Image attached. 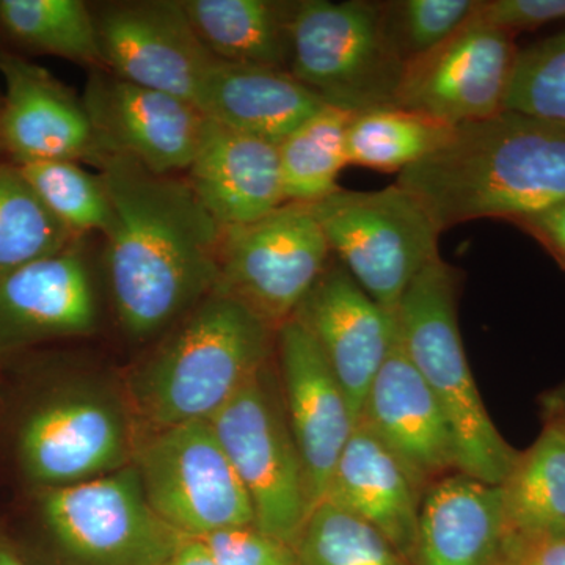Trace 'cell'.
Wrapping results in <instances>:
<instances>
[{"mask_svg": "<svg viewBox=\"0 0 565 565\" xmlns=\"http://www.w3.org/2000/svg\"><path fill=\"white\" fill-rule=\"evenodd\" d=\"M98 169L111 210L104 233L111 302L122 330L148 340L217 289L225 230L185 174H158L118 154Z\"/></svg>", "mask_w": 565, "mask_h": 565, "instance_id": "1", "label": "cell"}, {"mask_svg": "<svg viewBox=\"0 0 565 565\" xmlns=\"http://www.w3.org/2000/svg\"><path fill=\"white\" fill-rule=\"evenodd\" d=\"M396 184L441 233L481 218L514 223L565 200V128L509 110L465 122Z\"/></svg>", "mask_w": 565, "mask_h": 565, "instance_id": "2", "label": "cell"}, {"mask_svg": "<svg viewBox=\"0 0 565 565\" xmlns=\"http://www.w3.org/2000/svg\"><path fill=\"white\" fill-rule=\"evenodd\" d=\"M277 330L230 294H210L137 371V411L159 430L207 422L269 364Z\"/></svg>", "mask_w": 565, "mask_h": 565, "instance_id": "3", "label": "cell"}, {"mask_svg": "<svg viewBox=\"0 0 565 565\" xmlns=\"http://www.w3.org/2000/svg\"><path fill=\"white\" fill-rule=\"evenodd\" d=\"M459 285L441 256L427 264L397 308L401 343L444 412L459 473L501 486L520 451L494 426L471 374L457 319Z\"/></svg>", "mask_w": 565, "mask_h": 565, "instance_id": "4", "label": "cell"}, {"mask_svg": "<svg viewBox=\"0 0 565 565\" xmlns=\"http://www.w3.org/2000/svg\"><path fill=\"white\" fill-rule=\"evenodd\" d=\"M404 70L381 2L297 0L288 73L327 107L352 115L393 109Z\"/></svg>", "mask_w": 565, "mask_h": 565, "instance_id": "5", "label": "cell"}, {"mask_svg": "<svg viewBox=\"0 0 565 565\" xmlns=\"http://www.w3.org/2000/svg\"><path fill=\"white\" fill-rule=\"evenodd\" d=\"M310 207L333 258L392 313L416 275L440 256L441 230L414 193L396 182L371 192L340 188Z\"/></svg>", "mask_w": 565, "mask_h": 565, "instance_id": "6", "label": "cell"}, {"mask_svg": "<svg viewBox=\"0 0 565 565\" xmlns=\"http://www.w3.org/2000/svg\"><path fill=\"white\" fill-rule=\"evenodd\" d=\"M35 498L41 527L70 565H166L188 539L156 514L136 467Z\"/></svg>", "mask_w": 565, "mask_h": 565, "instance_id": "7", "label": "cell"}, {"mask_svg": "<svg viewBox=\"0 0 565 565\" xmlns=\"http://www.w3.org/2000/svg\"><path fill=\"white\" fill-rule=\"evenodd\" d=\"M207 422L250 498L255 525L294 546L311 503L269 364Z\"/></svg>", "mask_w": 565, "mask_h": 565, "instance_id": "8", "label": "cell"}, {"mask_svg": "<svg viewBox=\"0 0 565 565\" xmlns=\"http://www.w3.org/2000/svg\"><path fill=\"white\" fill-rule=\"evenodd\" d=\"M148 503L185 537L255 525L252 501L210 422L166 427L137 456Z\"/></svg>", "mask_w": 565, "mask_h": 565, "instance_id": "9", "label": "cell"}, {"mask_svg": "<svg viewBox=\"0 0 565 565\" xmlns=\"http://www.w3.org/2000/svg\"><path fill=\"white\" fill-rule=\"evenodd\" d=\"M332 256L310 204L285 203L258 221L225 230L217 289L278 330Z\"/></svg>", "mask_w": 565, "mask_h": 565, "instance_id": "10", "label": "cell"}, {"mask_svg": "<svg viewBox=\"0 0 565 565\" xmlns=\"http://www.w3.org/2000/svg\"><path fill=\"white\" fill-rule=\"evenodd\" d=\"M90 10L104 70L196 103L217 58L196 36L182 0H104Z\"/></svg>", "mask_w": 565, "mask_h": 565, "instance_id": "11", "label": "cell"}, {"mask_svg": "<svg viewBox=\"0 0 565 565\" xmlns=\"http://www.w3.org/2000/svg\"><path fill=\"white\" fill-rule=\"evenodd\" d=\"M514 36L475 13L435 50L405 65L396 107L451 128L501 114L519 54Z\"/></svg>", "mask_w": 565, "mask_h": 565, "instance_id": "12", "label": "cell"}, {"mask_svg": "<svg viewBox=\"0 0 565 565\" xmlns=\"http://www.w3.org/2000/svg\"><path fill=\"white\" fill-rule=\"evenodd\" d=\"M21 473L36 489L88 481L126 467L120 412L87 394H54L22 415L14 437Z\"/></svg>", "mask_w": 565, "mask_h": 565, "instance_id": "13", "label": "cell"}, {"mask_svg": "<svg viewBox=\"0 0 565 565\" xmlns=\"http://www.w3.org/2000/svg\"><path fill=\"white\" fill-rule=\"evenodd\" d=\"M82 99L104 156H126L158 174H185L206 132L195 104L104 68L88 71Z\"/></svg>", "mask_w": 565, "mask_h": 565, "instance_id": "14", "label": "cell"}, {"mask_svg": "<svg viewBox=\"0 0 565 565\" xmlns=\"http://www.w3.org/2000/svg\"><path fill=\"white\" fill-rule=\"evenodd\" d=\"M292 318L318 344L359 426L370 386L399 337L397 315L367 296L332 256Z\"/></svg>", "mask_w": 565, "mask_h": 565, "instance_id": "15", "label": "cell"}, {"mask_svg": "<svg viewBox=\"0 0 565 565\" xmlns=\"http://www.w3.org/2000/svg\"><path fill=\"white\" fill-rule=\"evenodd\" d=\"M0 137L7 161L102 163L104 152L84 99L51 71L29 58L0 54Z\"/></svg>", "mask_w": 565, "mask_h": 565, "instance_id": "16", "label": "cell"}, {"mask_svg": "<svg viewBox=\"0 0 565 565\" xmlns=\"http://www.w3.org/2000/svg\"><path fill=\"white\" fill-rule=\"evenodd\" d=\"M277 355L282 404L313 509L326 498L356 423L318 344L294 318L277 330Z\"/></svg>", "mask_w": 565, "mask_h": 565, "instance_id": "17", "label": "cell"}, {"mask_svg": "<svg viewBox=\"0 0 565 565\" xmlns=\"http://www.w3.org/2000/svg\"><path fill=\"white\" fill-rule=\"evenodd\" d=\"M85 239L0 280V359L95 330L98 305Z\"/></svg>", "mask_w": 565, "mask_h": 565, "instance_id": "18", "label": "cell"}, {"mask_svg": "<svg viewBox=\"0 0 565 565\" xmlns=\"http://www.w3.org/2000/svg\"><path fill=\"white\" fill-rule=\"evenodd\" d=\"M359 426L392 452L422 497L459 471L448 422L399 337L370 386Z\"/></svg>", "mask_w": 565, "mask_h": 565, "instance_id": "19", "label": "cell"}, {"mask_svg": "<svg viewBox=\"0 0 565 565\" xmlns=\"http://www.w3.org/2000/svg\"><path fill=\"white\" fill-rule=\"evenodd\" d=\"M512 542L501 487L456 471L423 494L412 565H503Z\"/></svg>", "mask_w": 565, "mask_h": 565, "instance_id": "20", "label": "cell"}, {"mask_svg": "<svg viewBox=\"0 0 565 565\" xmlns=\"http://www.w3.org/2000/svg\"><path fill=\"white\" fill-rule=\"evenodd\" d=\"M185 178L223 230L258 221L286 203L278 145L211 120Z\"/></svg>", "mask_w": 565, "mask_h": 565, "instance_id": "21", "label": "cell"}, {"mask_svg": "<svg viewBox=\"0 0 565 565\" xmlns=\"http://www.w3.org/2000/svg\"><path fill=\"white\" fill-rule=\"evenodd\" d=\"M195 104L207 120L277 145L327 107L288 71L222 61L212 63Z\"/></svg>", "mask_w": 565, "mask_h": 565, "instance_id": "22", "label": "cell"}, {"mask_svg": "<svg viewBox=\"0 0 565 565\" xmlns=\"http://www.w3.org/2000/svg\"><path fill=\"white\" fill-rule=\"evenodd\" d=\"M323 500L375 527L412 564L423 497L374 435L356 426Z\"/></svg>", "mask_w": 565, "mask_h": 565, "instance_id": "23", "label": "cell"}, {"mask_svg": "<svg viewBox=\"0 0 565 565\" xmlns=\"http://www.w3.org/2000/svg\"><path fill=\"white\" fill-rule=\"evenodd\" d=\"M297 0H182L193 31L222 62L288 71Z\"/></svg>", "mask_w": 565, "mask_h": 565, "instance_id": "24", "label": "cell"}, {"mask_svg": "<svg viewBox=\"0 0 565 565\" xmlns=\"http://www.w3.org/2000/svg\"><path fill=\"white\" fill-rule=\"evenodd\" d=\"M0 54L65 58L88 71L103 68L90 2L0 0Z\"/></svg>", "mask_w": 565, "mask_h": 565, "instance_id": "25", "label": "cell"}, {"mask_svg": "<svg viewBox=\"0 0 565 565\" xmlns=\"http://www.w3.org/2000/svg\"><path fill=\"white\" fill-rule=\"evenodd\" d=\"M500 487L512 537L565 535V430L545 424Z\"/></svg>", "mask_w": 565, "mask_h": 565, "instance_id": "26", "label": "cell"}, {"mask_svg": "<svg viewBox=\"0 0 565 565\" xmlns=\"http://www.w3.org/2000/svg\"><path fill=\"white\" fill-rule=\"evenodd\" d=\"M353 115L326 107L278 143L286 203L311 204L340 189Z\"/></svg>", "mask_w": 565, "mask_h": 565, "instance_id": "27", "label": "cell"}, {"mask_svg": "<svg viewBox=\"0 0 565 565\" xmlns=\"http://www.w3.org/2000/svg\"><path fill=\"white\" fill-rule=\"evenodd\" d=\"M455 128L407 109L353 115L348 129V159L381 172H403L444 147Z\"/></svg>", "mask_w": 565, "mask_h": 565, "instance_id": "28", "label": "cell"}, {"mask_svg": "<svg viewBox=\"0 0 565 565\" xmlns=\"http://www.w3.org/2000/svg\"><path fill=\"white\" fill-rule=\"evenodd\" d=\"M77 237L46 210L20 169L0 162V280L63 250Z\"/></svg>", "mask_w": 565, "mask_h": 565, "instance_id": "29", "label": "cell"}, {"mask_svg": "<svg viewBox=\"0 0 565 565\" xmlns=\"http://www.w3.org/2000/svg\"><path fill=\"white\" fill-rule=\"evenodd\" d=\"M294 548L300 565H412L370 523L329 500L311 509Z\"/></svg>", "mask_w": 565, "mask_h": 565, "instance_id": "30", "label": "cell"}, {"mask_svg": "<svg viewBox=\"0 0 565 565\" xmlns=\"http://www.w3.org/2000/svg\"><path fill=\"white\" fill-rule=\"evenodd\" d=\"M46 210L76 236L107 232L111 210L99 174L81 163L44 161L17 166Z\"/></svg>", "mask_w": 565, "mask_h": 565, "instance_id": "31", "label": "cell"}, {"mask_svg": "<svg viewBox=\"0 0 565 565\" xmlns=\"http://www.w3.org/2000/svg\"><path fill=\"white\" fill-rule=\"evenodd\" d=\"M504 110L565 128V31L519 51Z\"/></svg>", "mask_w": 565, "mask_h": 565, "instance_id": "32", "label": "cell"}, {"mask_svg": "<svg viewBox=\"0 0 565 565\" xmlns=\"http://www.w3.org/2000/svg\"><path fill=\"white\" fill-rule=\"evenodd\" d=\"M481 0L381 2L386 36L405 65L448 40L473 18Z\"/></svg>", "mask_w": 565, "mask_h": 565, "instance_id": "33", "label": "cell"}, {"mask_svg": "<svg viewBox=\"0 0 565 565\" xmlns=\"http://www.w3.org/2000/svg\"><path fill=\"white\" fill-rule=\"evenodd\" d=\"M200 541L218 565H300L291 544L256 525L228 527Z\"/></svg>", "mask_w": 565, "mask_h": 565, "instance_id": "34", "label": "cell"}, {"mask_svg": "<svg viewBox=\"0 0 565 565\" xmlns=\"http://www.w3.org/2000/svg\"><path fill=\"white\" fill-rule=\"evenodd\" d=\"M476 14L515 35L565 21V0H486L479 3Z\"/></svg>", "mask_w": 565, "mask_h": 565, "instance_id": "35", "label": "cell"}, {"mask_svg": "<svg viewBox=\"0 0 565 565\" xmlns=\"http://www.w3.org/2000/svg\"><path fill=\"white\" fill-rule=\"evenodd\" d=\"M514 223L534 237L565 270V200Z\"/></svg>", "mask_w": 565, "mask_h": 565, "instance_id": "36", "label": "cell"}, {"mask_svg": "<svg viewBox=\"0 0 565 565\" xmlns=\"http://www.w3.org/2000/svg\"><path fill=\"white\" fill-rule=\"evenodd\" d=\"M503 565H565V535L514 539Z\"/></svg>", "mask_w": 565, "mask_h": 565, "instance_id": "37", "label": "cell"}, {"mask_svg": "<svg viewBox=\"0 0 565 565\" xmlns=\"http://www.w3.org/2000/svg\"><path fill=\"white\" fill-rule=\"evenodd\" d=\"M166 565H218L200 539L188 537Z\"/></svg>", "mask_w": 565, "mask_h": 565, "instance_id": "38", "label": "cell"}, {"mask_svg": "<svg viewBox=\"0 0 565 565\" xmlns=\"http://www.w3.org/2000/svg\"><path fill=\"white\" fill-rule=\"evenodd\" d=\"M541 408L545 424L565 430V382L542 394Z\"/></svg>", "mask_w": 565, "mask_h": 565, "instance_id": "39", "label": "cell"}, {"mask_svg": "<svg viewBox=\"0 0 565 565\" xmlns=\"http://www.w3.org/2000/svg\"><path fill=\"white\" fill-rule=\"evenodd\" d=\"M0 565H28L18 556L14 550H11L6 541L0 539Z\"/></svg>", "mask_w": 565, "mask_h": 565, "instance_id": "40", "label": "cell"}, {"mask_svg": "<svg viewBox=\"0 0 565 565\" xmlns=\"http://www.w3.org/2000/svg\"><path fill=\"white\" fill-rule=\"evenodd\" d=\"M2 99H3V93H2V84H0V115H2ZM6 152H3L2 147V137H0V162L6 161Z\"/></svg>", "mask_w": 565, "mask_h": 565, "instance_id": "41", "label": "cell"}]
</instances>
